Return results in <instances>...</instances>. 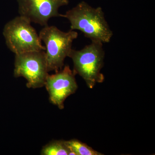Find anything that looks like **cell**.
Masks as SVG:
<instances>
[{
	"mask_svg": "<svg viewBox=\"0 0 155 155\" xmlns=\"http://www.w3.org/2000/svg\"><path fill=\"white\" fill-rule=\"evenodd\" d=\"M3 34L7 47L15 54L45 50L31 22L21 16L7 22Z\"/></svg>",
	"mask_w": 155,
	"mask_h": 155,
	"instance_id": "cell-4",
	"label": "cell"
},
{
	"mask_svg": "<svg viewBox=\"0 0 155 155\" xmlns=\"http://www.w3.org/2000/svg\"><path fill=\"white\" fill-rule=\"evenodd\" d=\"M42 155H72V153L65 140H53L43 147Z\"/></svg>",
	"mask_w": 155,
	"mask_h": 155,
	"instance_id": "cell-8",
	"label": "cell"
},
{
	"mask_svg": "<svg viewBox=\"0 0 155 155\" xmlns=\"http://www.w3.org/2000/svg\"><path fill=\"white\" fill-rule=\"evenodd\" d=\"M62 17L69 20L71 30L80 31L91 41L109 43L114 35L102 8H93L84 1L62 14Z\"/></svg>",
	"mask_w": 155,
	"mask_h": 155,
	"instance_id": "cell-1",
	"label": "cell"
},
{
	"mask_svg": "<svg viewBox=\"0 0 155 155\" xmlns=\"http://www.w3.org/2000/svg\"><path fill=\"white\" fill-rule=\"evenodd\" d=\"M105 54L103 43L97 41H91L90 44L80 50L72 49L69 53L68 57L73 62V72L82 78L89 88H93L104 80L101 71Z\"/></svg>",
	"mask_w": 155,
	"mask_h": 155,
	"instance_id": "cell-2",
	"label": "cell"
},
{
	"mask_svg": "<svg viewBox=\"0 0 155 155\" xmlns=\"http://www.w3.org/2000/svg\"><path fill=\"white\" fill-rule=\"evenodd\" d=\"M66 143L73 155H102L88 146L85 143L76 139H72L66 141Z\"/></svg>",
	"mask_w": 155,
	"mask_h": 155,
	"instance_id": "cell-9",
	"label": "cell"
},
{
	"mask_svg": "<svg viewBox=\"0 0 155 155\" xmlns=\"http://www.w3.org/2000/svg\"><path fill=\"white\" fill-rule=\"evenodd\" d=\"M19 16L31 22L47 26L53 17H62L61 7L67 5L69 0H17Z\"/></svg>",
	"mask_w": 155,
	"mask_h": 155,
	"instance_id": "cell-6",
	"label": "cell"
},
{
	"mask_svg": "<svg viewBox=\"0 0 155 155\" xmlns=\"http://www.w3.org/2000/svg\"><path fill=\"white\" fill-rule=\"evenodd\" d=\"M75 75L74 72L67 65L55 74H49L47 78L45 86L49 95L50 102L61 110L64 109L66 99L77 90L78 86Z\"/></svg>",
	"mask_w": 155,
	"mask_h": 155,
	"instance_id": "cell-7",
	"label": "cell"
},
{
	"mask_svg": "<svg viewBox=\"0 0 155 155\" xmlns=\"http://www.w3.org/2000/svg\"><path fill=\"white\" fill-rule=\"evenodd\" d=\"M44 51H32L15 54L14 76L27 81L28 88L45 86L48 74Z\"/></svg>",
	"mask_w": 155,
	"mask_h": 155,
	"instance_id": "cell-5",
	"label": "cell"
},
{
	"mask_svg": "<svg viewBox=\"0 0 155 155\" xmlns=\"http://www.w3.org/2000/svg\"><path fill=\"white\" fill-rule=\"evenodd\" d=\"M38 35L45 45L48 72L63 69L64 61L72 49V43L78 37V32L72 30L65 32L55 26L48 25L42 28Z\"/></svg>",
	"mask_w": 155,
	"mask_h": 155,
	"instance_id": "cell-3",
	"label": "cell"
}]
</instances>
